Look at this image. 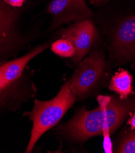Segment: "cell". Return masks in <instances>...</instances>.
Segmentation results:
<instances>
[{"instance_id":"cell-11","label":"cell","mask_w":135,"mask_h":153,"mask_svg":"<svg viewBox=\"0 0 135 153\" xmlns=\"http://www.w3.org/2000/svg\"><path fill=\"white\" fill-rule=\"evenodd\" d=\"M55 54L62 57H73L76 54V50L72 43L68 40L61 39L54 42L51 48Z\"/></svg>"},{"instance_id":"cell-12","label":"cell","mask_w":135,"mask_h":153,"mask_svg":"<svg viewBox=\"0 0 135 153\" xmlns=\"http://www.w3.org/2000/svg\"><path fill=\"white\" fill-rule=\"evenodd\" d=\"M117 152L135 153V132L129 133L119 145Z\"/></svg>"},{"instance_id":"cell-17","label":"cell","mask_w":135,"mask_h":153,"mask_svg":"<svg viewBox=\"0 0 135 153\" xmlns=\"http://www.w3.org/2000/svg\"><path fill=\"white\" fill-rule=\"evenodd\" d=\"M134 102H133V103H134V104H133V105L134 106V108H135V97H134Z\"/></svg>"},{"instance_id":"cell-13","label":"cell","mask_w":135,"mask_h":153,"mask_svg":"<svg viewBox=\"0 0 135 153\" xmlns=\"http://www.w3.org/2000/svg\"><path fill=\"white\" fill-rule=\"evenodd\" d=\"M3 1L12 7H19L24 4L26 0H3Z\"/></svg>"},{"instance_id":"cell-8","label":"cell","mask_w":135,"mask_h":153,"mask_svg":"<svg viewBox=\"0 0 135 153\" xmlns=\"http://www.w3.org/2000/svg\"><path fill=\"white\" fill-rule=\"evenodd\" d=\"M112 53L121 62L135 61V15L117 27L111 42Z\"/></svg>"},{"instance_id":"cell-4","label":"cell","mask_w":135,"mask_h":153,"mask_svg":"<svg viewBox=\"0 0 135 153\" xmlns=\"http://www.w3.org/2000/svg\"><path fill=\"white\" fill-rule=\"evenodd\" d=\"M103 54L94 51L79 63L69 81L71 89L79 100H83L100 78L105 67Z\"/></svg>"},{"instance_id":"cell-15","label":"cell","mask_w":135,"mask_h":153,"mask_svg":"<svg viewBox=\"0 0 135 153\" xmlns=\"http://www.w3.org/2000/svg\"><path fill=\"white\" fill-rule=\"evenodd\" d=\"M130 124L131 125V127L132 128V129H135V113L133 114V117H131V118L130 120Z\"/></svg>"},{"instance_id":"cell-7","label":"cell","mask_w":135,"mask_h":153,"mask_svg":"<svg viewBox=\"0 0 135 153\" xmlns=\"http://www.w3.org/2000/svg\"><path fill=\"white\" fill-rule=\"evenodd\" d=\"M47 11L52 16L53 29L62 24L91 20L93 16L85 0H52Z\"/></svg>"},{"instance_id":"cell-5","label":"cell","mask_w":135,"mask_h":153,"mask_svg":"<svg viewBox=\"0 0 135 153\" xmlns=\"http://www.w3.org/2000/svg\"><path fill=\"white\" fill-rule=\"evenodd\" d=\"M29 74L23 73L17 79L11 82L3 81L0 84V116L15 112L23 104L35 96L37 88Z\"/></svg>"},{"instance_id":"cell-9","label":"cell","mask_w":135,"mask_h":153,"mask_svg":"<svg viewBox=\"0 0 135 153\" xmlns=\"http://www.w3.org/2000/svg\"><path fill=\"white\" fill-rule=\"evenodd\" d=\"M49 47V44L39 45L27 54L1 65L3 81L11 82L19 78L24 73L27 65L32 59L41 53Z\"/></svg>"},{"instance_id":"cell-3","label":"cell","mask_w":135,"mask_h":153,"mask_svg":"<svg viewBox=\"0 0 135 153\" xmlns=\"http://www.w3.org/2000/svg\"><path fill=\"white\" fill-rule=\"evenodd\" d=\"M19 10L0 0V65L16 56L28 42L20 29Z\"/></svg>"},{"instance_id":"cell-6","label":"cell","mask_w":135,"mask_h":153,"mask_svg":"<svg viewBox=\"0 0 135 153\" xmlns=\"http://www.w3.org/2000/svg\"><path fill=\"white\" fill-rule=\"evenodd\" d=\"M97 35V29L91 20L75 22L60 32L61 37L69 40L74 47L76 54L73 61L77 64L91 50Z\"/></svg>"},{"instance_id":"cell-16","label":"cell","mask_w":135,"mask_h":153,"mask_svg":"<svg viewBox=\"0 0 135 153\" xmlns=\"http://www.w3.org/2000/svg\"><path fill=\"white\" fill-rule=\"evenodd\" d=\"M3 81V75H2V67L1 65H0V84H1Z\"/></svg>"},{"instance_id":"cell-2","label":"cell","mask_w":135,"mask_h":153,"mask_svg":"<svg viewBox=\"0 0 135 153\" xmlns=\"http://www.w3.org/2000/svg\"><path fill=\"white\" fill-rule=\"evenodd\" d=\"M76 97L72 91L69 82L64 84L55 97L49 101L34 100L31 111L25 112L32 122L31 138L25 152H31L40 137L47 131L56 125L65 113L74 105Z\"/></svg>"},{"instance_id":"cell-14","label":"cell","mask_w":135,"mask_h":153,"mask_svg":"<svg viewBox=\"0 0 135 153\" xmlns=\"http://www.w3.org/2000/svg\"><path fill=\"white\" fill-rule=\"evenodd\" d=\"M89 1L94 6H102L106 4L108 0H89Z\"/></svg>"},{"instance_id":"cell-1","label":"cell","mask_w":135,"mask_h":153,"mask_svg":"<svg viewBox=\"0 0 135 153\" xmlns=\"http://www.w3.org/2000/svg\"><path fill=\"white\" fill-rule=\"evenodd\" d=\"M97 100L99 107L91 111L84 108L80 109L58 129L68 139L78 142L103 134L105 151L112 152L110 134L122 123L127 115V108L109 97L99 96Z\"/></svg>"},{"instance_id":"cell-10","label":"cell","mask_w":135,"mask_h":153,"mask_svg":"<svg viewBox=\"0 0 135 153\" xmlns=\"http://www.w3.org/2000/svg\"><path fill=\"white\" fill-rule=\"evenodd\" d=\"M110 89L119 95L121 100L127 99L132 91V76L127 70L116 73L110 82Z\"/></svg>"}]
</instances>
